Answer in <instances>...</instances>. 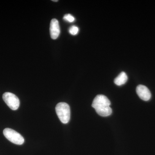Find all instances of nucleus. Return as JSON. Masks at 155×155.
<instances>
[{"label": "nucleus", "mask_w": 155, "mask_h": 155, "mask_svg": "<svg viewBox=\"0 0 155 155\" xmlns=\"http://www.w3.org/2000/svg\"><path fill=\"white\" fill-rule=\"evenodd\" d=\"M110 101L104 95L99 94L94 98L92 107L94 108L97 114L100 116H108L112 113V110L110 106Z\"/></svg>", "instance_id": "obj_1"}, {"label": "nucleus", "mask_w": 155, "mask_h": 155, "mask_svg": "<svg viewBox=\"0 0 155 155\" xmlns=\"http://www.w3.org/2000/svg\"><path fill=\"white\" fill-rule=\"evenodd\" d=\"M56 114L60 121L64 124L68 123L70 118V107L66 103H58L56 107Z\"/></svg>", "instance_id": "obj_2"}, {"label": "nucleus", "mask_w": 155, "mask_h": 155, "mask_svg": "<svg viewBox=\"0 0 155 155\" xmlns=\"http://www.w3.org/2000/svg\"><path fill=\"white\" fill-rule=\"evenodd\" d=\"M3 134L7 139L14 144L22 145L24 143V139L23 137L13 129L6 128L4 129Z\"/></svg>", "instance_id": "obj_3"}, {"label": "nucleus", "mask_w": 155, "mask_h": 155, "mask_svg": "<svg viewBox=\"0 0 155 155\" xmlns=\"http://www.w3.org/2000/svg\"><path fill=\"white\" fill-rule=\"evenodd\" d=\"M4 101L11 110H16L19 107L20 101L17 96L10 92H6L3 95Z\"/></svg>", "instance_id": "obj_4"}, {"label": "nucleus", "mask_w": 155, "mask_h": 155, "mask_svg": "<svg viewBox=\"0 0 155 155\" xmlns=\"http://www.w3.org/2000/svg\"><path fill=\"white\" fill-rule=\"evenodd\" d=\"M136 92L139 97L144 101H148L151 97V94L148 88L144 85H139L136 88Z\"/></svg>", "instance_id": "obj_5"}, {"label": "nucleus", "mask_w": 155, "mask_h": 155, "mask_svg": "<svg viewBox=\"0 0 155 155\" xmlns=\"http://www.w3.org/2000/svg\"><path fill=\"white\" fill-rule=\"evenodd\" d=\"M50 35L53 39H56L60 34V28L58 21L56 19H53L51 21L50 27Z\"/></svg>", "instance_id": "obj_6"}, {"label": "nucleus", "mask_w": 155, "mask_h": 155, "mask_svg": "<svg viewBox=\"0 0 155 155\" xmlns=\"http://www.w3.org/2000/svg\"><path fill=\"white\" fill-rule=\"evenodd\" d=\"M127 80V76L125 72H122L114 80V83L118 86L125 84Z\"/></svg>", "instance_id": "obj_7"}, {"label": "nucleus", "mask_w": 155, "mask_h": 155, "mask_svg": "<svg viewBox=\"0 0 155 155\" xmlns=\"http://www.w3.org/2000/svg\"><path fill=\"white\" fill-rule=\"evenodd\" d=\"M79 29L78 27L75 25L71 26L69 29V32L72 35H75L78 33Z\"/></svg>", "instance_id": "obj_8"}, {"label": "nucleus", "mask_w": 155, "mask_h": 155, "mask_svg": "<svg viewBox=\"0 0 155 155\" xmlns=\"http://www.w3.org/2000/svg\"><path fill=\"white\" fill-rule=\"evenodd\" d=\"M64 19L67 22H74L75 19L74 17L70 14H66V15H64Z\"/></svg>", "instance_id": "obj_9"}, {"label": "nucleus", "mask_w": 155, "mask_h": 155, "mask_svg": "<svg viewBox=\"0 0 155 155\" xmlns=\"http://www.w3.org/2000/svg\"><path fill=\"white\" fill-rule=\"evenodd\" d=\"M53 1V2H58V0H57V1Z\"/></svg>", "instance_id": "obj_10"}]
</instances>
